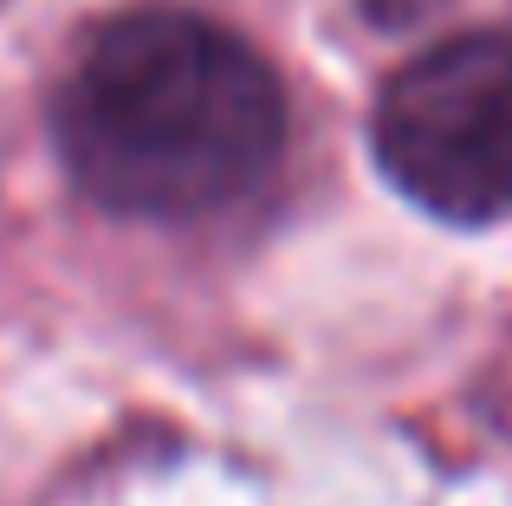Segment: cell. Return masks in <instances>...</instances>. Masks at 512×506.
Returning a JSON list of instances; mask_svg holds the SVG:
<instances>
[{"mask_svg": "<svg viewBox=\"0 0 512 506\" xmlns=\"http://www.w3.org/2000/svg\"><path fill=\"white\" fill-rule=\"evenodd\" d=\"M72 182L130 221H201L266 189L286 156L273 65L188 7H137L85 39L52 104Z\"/></svg>", "mask_w": 512, "mask_h": 506, "instance_id": "6da1fadb", "label": "cell"}, {"mask_svg": "<svg viewBox=\"0 0 512 506\" xmlns=\"http://www.w3.org/2000/svg\"><path fill=\"white\" fill-rule=\"evenodd\" d=\"M383 176L454 228L512 221V26L441 39L376 98Z\"/></svg>", "mask_w": 512, "mask_h": 506, "instance_id": "7a4b0ae2", "label": "cell"}]
</instances>
